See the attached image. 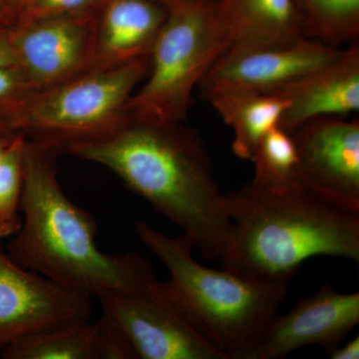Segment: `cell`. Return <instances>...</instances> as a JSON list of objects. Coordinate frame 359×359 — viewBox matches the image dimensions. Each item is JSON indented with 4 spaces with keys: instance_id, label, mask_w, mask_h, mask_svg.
<instances>
[{
    "instance_id": "6da1fadb",
    "label": "cell",
    "mask_w": 359,
    "mask_h": 359,
    "mask_svg": "<svg viewBox=\"0 0 359 359\" xmlns=\"http://www.w3.org/2000/svg\"><path fill=\"white\" fill-rule=\"evenodd\" d=\"M65 153L108 168L180 226L203 257L221 261L231 229L226 196L195 130L130 115L115 131Z\"/></svg>"
},
{
    "instance_id": "7a4b0ae2",
    "label": "cell",
    "mask_w": 359,
    "mask_h": 359,
    "mask_svg": "<svg viewBox=\"0 0 359 359\" xmlns=\"http://www.w3.org/2000/svg\"><path fill=\"white\" fill-rule=\"evenodd\" d=\"M58 154L26 139L21 226L7 247L8 256L92 299L152 289L159 280L143 257L133 252L113 256L99 249L95 221L60 185Z\"/></svg>"
},
{
    "instance_id": "3957f363",
    "label": "cell",
    "mask_w": 359,
    "mask_h": 359,
    "mask_svg": "<svg viewBox=\"0 0 359 359\" xmlns=\"http://www.w3.org/2000/svg\"><path fill=\"white\" fill-rule=\"evenodd\" d=\"M226 196L231 221L223 268L259 280L289 282L318 256L359 261V212L299 181L283 191L250 182Z\"/></svg>"
},
{
    "instance_id": "277c9868",
    "label": "cell",
    "mask_w": 359,
    "mask_h": 359,
    "mask_svg": "<svg viewBox=\"0 0 359 359\" xmlns=\"http://www.w3.org/2000/svg\"><path fill=\"white\" fill-rule=\"evenodd\" d=\"M139 238L169 271L163 289L194 327L228 359H244L287 294L289 282L259 280L230 269L203 266L187 236L170 238L148 224Z\"/></svg>"
},
{
    "instance_id": "5b68a950",
    "label": "cell",
    "mask_w": 359,
    "mask_h": 359,
    "mask_svg": "<svg viewBox=\"0 0 359 359\" xmlns=\"http://www.w3.org/2000/svg\"><path fill=\"white\" fill-rule=\"evenodd\" d=\"M150 57L92 68L69 81L33 94L14 122L27 140L57 150L96 140L127 121V104L147 76Z\"/></svg>"
},
{
    "instance_id": "8992f818",
    "label": "cell",
    "mask_w": 359,
    "mask_h": 359,
    "mask_svg": "<svg viewBox=\"0 0 359 359\" xmlns=\"http://www.w3.org/2000/svg\"><path fill=\"white\" fill-rule=\"evenodd\" d=\"M228 47L212 4L169 11L151 51L147 80L127 104L129 114L183 122L194 88Z\"/></svg>"
},
{
    "instance_id": "52a82bcc",
    "label": "cell",
    "mask_w": 359,
    "mask_h": 359,
    "mask_svg": "<svg viewBox=\"0 0 359 359\" xmlns=\"http://www.w3.org/2000/svg\"><path fill=\"white\" fill-rule=\"evenodd\" d=\"M98 299L103 318L133 359H228L194 327L162 282L145 292Z\"/></svg>"
},
{
    "instance_id": "ba28073f",
    "label": "cell",
    "mask_w": 359,
    "mask_h": 359,
    "mask_svg": "<svg viewBox=\"0 0 359 359\" xmlns=\"http://www.w3.org/2000/svg\"><path fill=\"white\" fill-rule=\"evenodd\" d=\"M97 13L11 26L16 66L33 93L65 83L94 67Z\"/></svg>"
},
{
    "instance_id": "9c48e42d",
    "label": "cell",
    "mask_w": 359,
    "mask_h": 359,
    "mask_svg": "<svg viewBox=\"0 0 359 359\" xmlns=\"http://www.w3.org/2000/svg\"><path fill=\"white\" fill-rule=\"evenodd\" d=\"M92 311V297L22 268L0 245V353L45 328L90 320Z\"/></svg>"
},
{
    "instance_id": "30bf717a",
    "label": "cell",
    "mask_w": 359,
    "mask_h": 359,
    "mask_svg": "<svg viewBox=\"0 0 359 359\" xmlns=\"http://www.w3.org/2000/svg\"><path fill=\"white\" fill-rule=\"evenodd\" d=\"M302 183L335 204L359 212V122L320 117L292 133Z\"/></svg>"
},
{
    "instance_id": "8fae6325",
    "label": "cell",
    "mask_w": 359,
    "mask_h": 359,
    "mask_svg": "<svg viewBox=\"0 0 359 359\" xmlns=\"http://www.w3.org/2000/svg\"><path fill=\"white\" fill-rule=\"evenodd\" d=\"M358 323V292L340 294L327 283L285 316L276 314L244 359L282 358L313 344L330 355Z\"/></svg>"
},
{
    "instance_id": "7c38bea8",
    "label": "cell",
    "mask_w": 359,
    "mask_h": 359,
    "mask_svg": "<svg viewBox=\"0 0 359 359\" xmlns=\"http://www.w3.org/2000/svg\"><path fill=\"white\" fill-rule=\"evenodd\" d=\"M340 50L306 39L287 46L228 49L211 66L203 82L276 93L334 60Z\"/></svg>"
},
{
    "instance_id": "4fadbf2b",
    "label": "cell",
    "mask_w": 359,
    "mask_h": 359,
    "mask_svg": "<svg viewBox=\"0 0 359 359\" xmlns=\"http://www.w3.org/2000/svg\"><path fill=\"white\" fill-rule=\"evenodd\" d=\"M287 100L280 128L292 134L320 117H342L359 109V47L353 43L318 69L276 92Z\"/></svg>"
},
{
    "instance_id": "5bb4252c",
    "label": "cell",
    "mask_w": 359,
    "mask_h": 359,
    "mask_svg": "<svg viewBox=\"0 0 359 359\" xmlns=\"http://www.w3.org/2000/svg\"><path fill=\"white\" fill-rule=\"evenodd\" d=\"M168 14L157 0H105L97 13L93 68L150 57Z\"/></svg>"
},
{
    "instance_id": "9a60e30c",
    "label": "cell",
    "mask_w": 359,
    "mask_h": 359,
    "mask_svg": "<svg viewBox=\"0 0 359 359\" xmlns=\"http://www.w3.org/2000/svg\"><path fill=\"white\" fill-rule=\"evenodd\" d=\"M212 6L228 49L287 46L304 39L294 0H216Z\"/></svg>"
},
{
    "instance_id": "2e32d148",
    "label": "cell",
    "mask_w": 359,
    "mask_h": 359,
    "mask_svg": "<svg viewBox=\"0 0 359 359\" xmlns=\"http://www.w3.org/2000/svg\"><path fill=\"white\" fill-rule=\"evenodd\" d=\"M4 359H133L108 321H70L45 328L4 347Z\"/></svg>"
},
{
    "instance_id": "e0dca14e",
    "label": "cell",
    "mask_w": 359,
    "mask_h": 359,
    "mask_svg": "<svg viewBox=\"0 0 359 359\" xmlns=\"http://www.w3.org/2000/svg\"><path fill=\"white\" fill-rule=\"evenodd\" d=\"M205 85L208 100L233 129V154L250 160L257 144L280 125L287 100L278 94L263 93L235 85Z\"/></svg>"
},
{
    "instance_id": "ac0fdd59",
    "label": "cell",
    "mask_w": 359,
    "mask_h": 359,
    "mask_svg": "<svg viewBox=\"0 0 359 359\" xmlns=\"http://www.w3.org/2000/svg\"><path fill=\"white\" fill-rule=\"evenodd\" d=\"M304 39L339 48L359 37V0H294Z\"/></svg>"
},
{
    "instance_id": "d6986e66",
    "label": "cell",
    "mask_w": 359,
    "mask_h": 359,
    "mask_svg": "<svg viewBox=\"0 0 359 359\" xmlns=\"http://www.w3.org/2000/svg\"><path fill=\"white\" fill-rule=\"evenodd\" d=\"M250 161L255 165L252 182L269 190L283 191L297 185L299 158L292 134L276 127L257 144Z\"/></svg>"
},
{
    "instance_id": "ffe728a7",
    "label": "cell",
    "mask_w": 359,
    "mask_h": 359,
    "mask_svg": "<svg viewBox=\"0 0 359 359\" xmlns=\"http://www.w3.org/2000/svg\"><path fill=\"white\" fill-rule=\"evenodd\" d=\"M25 143V135H18L0 158V240L20 229Z\"/></svg>"
},
{
    "instance_id": "44dd1931",
    "label": "cell",
    "mask_w": 359,
    "mask_h": 359,
    "mask_svg": "<svg viewBox=\"0 0 359 359\" xmlns=\"http://www.w3.org/2000/svg\"><path fill=\"white\" fill-rule=\"evenodd\" d=\"M33 94L18 66L0 67V129L18 133L14 122Z\"/></svg>"
},
{
    "instance_id": "7402d4cb",
    "label": "cell",
    "mask_w": 359,
    "mask_h": 359,
    "mask_svg": "<svg viewBox=\"0 0 359 359\" xmlns=\"http://www.w3.org/2000/svg\"><path fill=\"white\" fill-rule=\"evenodd\" d=\"M104 1L105 0H27L14 25L52 16L96 13Z\"/></svg>"
},
{
    "instance_id": "603a6c76",
    "label": "cell",
    "mask_w": 359,
    "mask_h": 359,
    "mask_svg": "<svg viewBox=\"0 0 359 359\" xmlns=\"http://www.w3.org/2000/svg\"><path fill=\"white\" fill-rule=\"evenodd\" d=\"M11 26L0 25V67L18 65L11 39Z\"/></svg>"
},
{
    "instance_id": "cb8c5ba5",
    "label": "cell",
    "mask_w": 359,
    "mask_h": 359,
    "mask_svg": "<svg viewBox=\"0 0 359 359\" xmlns=\"http://www.w3.org/2000/svg\"><path fill=\"white\" fill-rule=\"evenodd\" d=\"M332 359H358L359 358V337L347 342L344 346H339L330 354Z\"/></svg>"
},
{
    "instance_id": "d4e9b609",
    "label": "cell",
    "mask_w": 359,
    "mask_h": 359,
    "mask_svg": "<svg viewBox=\"0 0 359 359\" xmlns=\"http://www.w3.org/2000/svg\"><path fill=\"white\" fill-rule=\"evenodd\" d=\"M157 1L166 7L168 11H171L177 7L214 4L216 0H157Z\"/></svg>"
},
{
    "instance_id": "484cf974",
    "label": "cell",
    "mask_w": 359,
    "mask_h": 359,
    "mask_svg": "<svg viewBox=\"0 0 359 359\" xmlns=\"http://www.w3.org/2000/svg\"><path fill=\"white\" fill-rule=\"evenodd\" d=\"M16 18L9 6L8 0H0V25L13 26Z\"/></svg>"
},
{
    "instance_id": "4316f807",
    "label": "cell",
    "mask_w": 359,
    "mask_h": 359,
    "mask_svg": "<svg viewBox=\"0 0 359 359\" xmlns=\"http://www.w3.org/2000/svg\"><path fill=\"white\" fill-rule=\"evenodd\" d=\"M20 133L0 129V158Z\"/></svg>"
},
{
    "instance_id": "83f0119b",
    "label": "cell",
    "mask_w": 359,
    "mask_h": 359,
    "mask_svg": "<svg viewBox=\"0 0 359 359\" xmlns=\"http://www.w3.org/2000/svg\"><path fill=\"white\" fill-rule=\"evenodd\" d=\"M26 2H27V0H8L9 6H11V11H13L16 18H18L20 11H22Z\"/></svg>"
}]
</instances>
